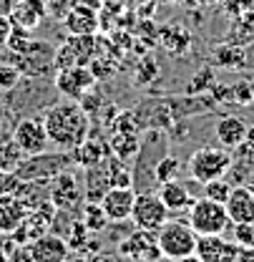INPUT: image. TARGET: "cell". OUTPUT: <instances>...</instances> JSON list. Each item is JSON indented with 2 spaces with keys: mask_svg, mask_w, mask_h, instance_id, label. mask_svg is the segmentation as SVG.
I'll use <instances>...</instances> for the list:
<instances>
[{
  "mask_svg": "<svg viewBox=\"0 0 254 262\" xmlns=\"http://www.w3.org/2000/svg\"><path fill=\"white\" fill-rule=\"evenodd\" d=\"M237 262H254V250H239V260Z\"/></svg>",
  "mask_w": 254,
  "mask_h": 262,
  "instance_id": "cell-44",
  "label": "cell"
},
{
  "mask_svg": "<svg viewBox=\"0 0 254 262\" xmlns=\"http://www.w3.org/2000/svg\"><path fill=\"white\" fill-rule=\"evenodd\" d=\"M214 66L222 68H244V46L224 43L214 51Z\"/></svg>",
  "mask_w": 254,
  "mask_h": 262,
  "instance_id": "cell-26",
  "label": "cell"
},
{
  "mask_svg": "<svg viewBox=\"0 0 254 262\" xmlns=\"http://www.w3.org/2000/svg\"><path fill=\"white\" fill-rule=\"evenodd\" d=\"M224 207H226V214H229V222H232V225L254 222V194L244 184L232 187V192L226 196Z\"/></svg>",
  "mask_w": 254,
  "mask_h": 262,
  "instance_id": "cell-17",
  "label": "cell"
},
{
  "mask_svg": "<svg viewBox=\"0 0 254 262\" xmlns=\"http://www.w3.org/2000/svg\"><path fill=\"white\" fill-rule=\"evenodd\" d=\"M108 189H111V174H108V157H106L94 166H86L83 196H86V202H98Z\"/></svg>",
  "mask_w": 254,
  "mask_h": 262,
  "instance_id": "cell-19",
  "label": "cell"
},
{
  "mask_svg": "<svg viewBox=\"0 0 254 262\" xmlns=\"http://www.w3.org/2000/svg\"><path fill=\"white\" fill-rule=\"evenodd\" d=\"M164 3H187V0H164Z\"/></svg>",
  "mask_w": 254,
  "mask_h": 262,
  "instance_id": "cell-47",
  "label": "cell"
},
{
  "mask_svg": "<svg viewBox=\"0 0 254 262\" xmlns=\"http://www.w3.org/2000/svg\"><path fill=\"white\" fill-rule=\"evenodd\" d=\"M111 154V146H108V141H101V139H94V136H86L76 149H73V159L78 166H94L98 164L101 159H106Z\"/></svg>",
  "mask_w": 254,
  "mask_h": 262,
  "instance_id": "cell-24",
  "label": "cell"
},
{
  "mask_svg": "<svg viewBox=\"0 0 254 262\" xmlns=\"http://www.w3.org/2000/svg\"><path fill=\"white\" fill-rule=\"evenodd\" d=\"M201 187H204V196H206V199H214V202H219V204H224L226 196H229V192H232V182H229L226 177L204 182Z\"/></svg>",
  "mask_w": 254,
  "mask_h": 262,
  "instance_id": "cell-31",
  "label": "cell"
},
{
  "mask_svg": "<svg viewBox=\"0 0 254 262\" xmlns=\"http://www.w3.org/2000/svg\"><path fill=\"white\" fill-rule=\"evenodd\" d=\"M53 214H56V204H53L51 199H43L38 207H33V209L26 212L20 227L15 229L13 234H8V237H10L15 245H31V242H35L38 237H43V234L51 229Z\"/></svg>",
  "mask_w": 254,
  "mask_h": 262,
  "instance_id": "cell-10",
  "label": "cell"
},
{
  "mask_svg": "<svg viewBox=\"0 0 254 262\" xmlns=\"http://www.w3.org/2000/svg\"><path fill=\"white\" fill-rule=\"evenodd\" d=\"M71 8H78V10H91V13H101L103 3L106 0H68Z\"/></svg>",
  "mask_w": 254,
  "mask_h": 262,
  "instance_id": "cell-37",
  "label": "cell"
},
{
  "mask_svg": "<svg viewBox=\"0 0 254 262\" xmlns=\"http://www.w3.org/2000/svg\"><path fill=\"white\" fill-rule=\"evenodd\" d=\"M33 38H35L33 31H26V28L13 26V31H10L8 40H5V48H8V53H23V51L31 46Z\"/></svg>",
  "mask_w": 254,
  "mask_h": 262,
  "instance_id": "cell-32",
  "label": "cell"
},
{
  "mask_svg": "<svg viewBox=\"0 0 254 262\" xmlns=\"http://www.w3.org/2000/svg\"><path fill=\"white\" fill-rule=\"evenodd\" d=\"M10 31H13V20H10V15H0V46H5V40H8Z\"/></svg>",
  "mask_w": 254,
  "mask_h": 262,
  "instance_id": "cell-39",
  "label": "cell"
},
{
  "mask_svg": "<svg viewBox=\"0 0 254 262\" xmlns=\"http://www.w3.org/2000/svg\"><path fill=\"white\" fill-rule=\"evenodd\" d=\"M78 217H81L83 227L88 229L91 234L103 232V229L108 227V217L103 214V209H101V204H98V202H83V204H81V209H78Z\"/></svg>",
  "mask_w": 254,
  "mask_h": 262,
  "instance_id": "cell-25",
  "label": "cell"
},
{
  "mask_svg": "<svg viewBox=\"0 0 254 262\" xmlns=\"http://www.w3.org/2000/svg\"><path fill=\"white\" fill-rule=\"evenodd\" d=\"M119 255L128 262H161L164 260L159 239H156V232H151V229H136V227L119 242Z\"/></svg>",
  "mask_w": 254,
  "mask_h": 262,
  "instance_id": "cell-8",
  "label": "cell"
},
{
  "mask_svg": "<svg viewBox=\"0 0 254 262\" xmlns=\"http://www.w3.org/2000/svg\"><path fill=\"white\" fill-rule=\"evenodd\" d=\"M156 194L161 196V202L166 204V209H169V212H187V209L191 207V202H194L189 187H187V184H181L179 179L161 182L159 189H156Z\"/></svg>",
  "mask_w": 254,
  "mask_h": 262,
  "instance_id": "cell-22",
  "label": "cell"
},
{
  "mask_svg": "<svg viewBox=\"0 0 254 262\" xmlns=\"http://www.w3.org/2000/svg\"><path fill=\"white\" fill-rule=\"evenodd\" d=\"M156 239H159L164 260L187 262L194 257L199 234H196V232L191 229L189 222H184V220H166V222L156 229Z\"/></svg>",
  "mask_w": 254,
  "mask_h": 262,
  "instance_id": "cell-2",
  "label": "cell"
},
{
  "mask_svg": "<svg viewBox=\"0 0 254 262\" xmlns=\"http://www.w3.org/2000/svg\"><path fill=\"white\" fill-rule=\"evenodd\" d=\"M234 162V154L224 146H201L196 149L187 162V171L194 182L204 184L212 179H219L229 174V166Z\"/></svg>",
  "mask_w": 254,
  "mask_h": 262,
  "instance_id": "cell-3",
  "label": "cell"
},
{
  "mask_svg": "<svg viewBox=\"0 0 254 262\" xmlns=\"http://www.w3.org/2000/svg\"><path fill=\"white\" fill-rule=\"evenodd\" d=\"M222 0H199V5H219Z\"/></svg>",
  "mask_w": 254,
  "mask_h": 262,
  "instance_id": "cell-45",
  "label": "cell"
},
{
  "mask_svg": "<svg viewBox=\"0 0 254 262\" xmlns=\"http://www.w3.org/2000/svg\"><path fill=\"white\" fill-rule=\"evenodd\" d=\"M15 3H18V0H0V15H8Z\"/></svg>",
  "mask_w": 254,
  "mask_h": 262,
  "instance_id": "cell-42",
  "label": "cell"
},
{
  "mask_svg": "<svg viewBox=\"0 0 254 262\" xmlns=\"http://www.w3.org/2000/svg\"><path fill=\"white\" fill-rule=\"evenodd\" d=\"M244 68H252L254 71V40L244 46Z\"/></svg>",
  "mask_w": 254,
  "mask_h": 262,
  "instance_id": "cell-41",
  "label": "cell"
},
{
  "mask_svg": "<svg viewBox=\"0 0 254 262\" xmlns=\"http://www.w3.org/2000/svg\"><path fill=\"white\" fill-rule=\"evenodd\" d=\"M232 242L239 250H254V222L232 225Z\"/></svg>",
  "mask_w": 254,
  "mask_h": 262,
  "instance_id": "cell-33",
  "label": "cell"
},
{
  "mask_svg": "<svg viewBox=\"0 0 254 262\" xmlns=\"http://www.w3.org/2000/svg\"><path fill=\"white\" fill-rule=\"evenodd\" d=\"M48 199H51L58 209H81V204L86 202L83 187L78 184V179H76V174H73L71 169H65V171L56 174V177L51 179Z\"/></svg>",
  "mask_w": 254,
  "mask_h": 262,
  "instance_id": "cell-13",
  "label": "cell"
},
{
  "mask_svg": "<svg viewBox=\"0 0 254 262\" xmlns=\"http://www.w3.org/2000/svg\"><path fill=\"white\" fill-rule=\"evenodd\" d=\"M187 212H189L187 222H189L191 229L199 237L201 234H224L226 229L232 227L229 214H226V207L219 204V202H214V199H206V196L194 199Z\"/></svg>",
  "mask_w": 254,
  "mask_h": 262,
  "instance_id": "cell-5",
  "label": "cell"
},
{
  "mask_svg": "<svg viewBox=\"0 0 254 262\" xmlns=\"http://www.w3.org/2000/svg\"><path fill=\"white\" fill-rule=\"evenodd\" d=\"M247 124H244V119L242 116H222L219 121H217V126H214V134H217V141H219V146L224 149H237L242 141H244V136H247Z\"/></svg>",
  "mask_w": 254,
  "mask_h": 262,
  "instance_id": "cell-20",
  "label": "cell"
},
{
  "mask_svg": "<svg viewBox=\"0 0 254 262\" xmlns=\"http://www.w3.org/2000/svg\"><path fill=\"white\" fill-rule=\"evenodd\" d=\"M76 164L73 159V151H40V154H33L26 157L23 162L18 164V169L13 171L20 182H31V179H53L56 174H61L65 169H71Z\"/></svg>",
  "mask_w": 254,
  "mask_h": 262,
  "instance_id": "cell-4",
  "label": "cell"
},
{
  "mask_svg": "<svg viewBox=\"0 0 254 262\" xmlns=\"http://www.w3.org/2000/svg\"><path fill=\"white\" fill-rule=\"evenodd\" d=\"M63 262H88V255H83V252H71Z\"/></svg>",
  "mask_w": 254,
  "mask_h": 262,
  "instance_id": "cell-43",
  "label": "cell"
},
{
  "mask_svg": "<svg viewBox=\"0 0 254 262\" xmlns=\"http://www.w3.org/2000/svg\"><path fill=\"white\" fill-rule=\"evenodd\" d=\"M96 58V35H68L61 46H56L53 68H73L88 66Z\"/></svg>",
  "mask_w": 254,
  "mask_h": 262,
  "instance_id": "cell-9",
  "label": "cell"
},
{
  "mask_svg": "<svg viewBox=\"0 0 254 262\" xmlns=\"http://www.w3.org/2000/svg\"><path fill=\"white\" fill-rule=\"evenodd\" d=\"M108 146H111V154H116L119 159H133L136 157V151H138V146H141V141H138V136L136 134H113L111 136V141H108Z\"/></svg>",
  "mask_w": 254,
  "mask_h": 262,
  "instance_id": "cell-27",
  "label": "cell"
},
{
  "mask_svg": "<svg viewBox=\"0 0 254 262\" xmlns=\"http://www.w3.org/2000/svg\"><path fill=\"white\" fill-rule=\"evenodd\" d=\"M179 174H181V162L174 159V157H166V154H164L159 162H156V166H154V179H156V184L179 179Z\"/></svg>",
  "mask_w": 254,
  "mask_h": 262,
  "instance_id": "cell-30",
  "label": "cell"
},
{
  "mask_svg": "<svg viewBox=\"0 0 254 262\" xmlns=\"http://www.w3.org/2000/svg\"><path fill=\"white\" fill-rule=\"evenodd\" d=\"M133 199H136L133 187H111L98 199V204H101L103 214L108 217V222H126L133 209Z\"/></svg>",
  "mask_w": 254,
  "mask_h": 262,
  "instance_id": "cell-15",
  "label": "cell"
},
{
  "mask_svg": "<svg viewBox=\"0 0 254 262\" xmlns=\"http://www.w3.org/2000/svg\"><path fill=\"white\" fill-rule=\"evenodd\" d=\"M131 225L136 229H156L171 220V212L166 209V204L161 202V196L156 192H136V199H133V209H131Z\"/></svg>",
  "mask_w": 254,
  "mask_h": 262,
  "instance_id": "cell-7",
  "label": "cell"
},
{
  "mask_svg": "<svg viewBox=\"0 0 254 262\" xmlns=\"http://www.w3.org/2000/svg\"><path fill=\"white\" fill-rule=\"evenodd\" d=\"M43 124L48 131V141L65 151H73L91 134V116L73 98L51 103L43 111Z\"/></svg>",
  "mask_w": 254,
  "mask_h": 262,
  "instance_id": "cell-1",
  "label": "cell"
},
{
  "mask_svg": "<svg viewBox=\"0 0 254 262\" xmlns=\"http://www.w3.org/2000/svg\"><path fill=\"white\" fill-rule=\"evenodd\" d=\"M28 252H31L33 262H63L71 255V247L63 237L45 232L43 237H38L35 242L28 245Z\"/></svg>",
  "mask_w": 254,
  "mask_h": 262,
  "instance_id": "cell-16",
  "label": "cell"
},
{
  "mask_svg": "<svg viewBox=\"0 0 254 262\" xmlns=\"http://www.w3.org/2000/svg\"><path fill=\"white\" fill-rule=\"evenodd\" d=\"M196 262H237L239 260V247L222 234H201L196 239L194 250Z\"/></svg>",
  "mask_w": 254,
  "mask_h": 262,
  "instance_id": "cell-14",
  "label": "cell"
},
{
  "mask_svg": "<svg viewBox=\"0 0 254 262\" xmlns=\"http://www.w3.org/2000/svg\"><path fill=\"white\" fill-rule=\"evenodd\" d=\"M88 262H116V255L103 252V250H96L94 255H88Z\"/></svg>",
  "mask_w": 254,
  "mask_h": 262,
  "instance_id": "cell-40",
  "label": "cell"
},
{
  "mask_svg": "<svg viewBox=\"0 0 254 262\" xmlns=\"http://www.w3.org/2000/svg\"><path fill=\"white\" fill-rule=\"evenodd\" d=\"M26 207L18 196L13 194H0V234H13L15 229L20 227L23 217H26Z\"/></svg>",
  "mask_w": 254,
  "mask_h": 262,
  "instance_id": "cell-23",
  "label": "cell"
},
{
  "mask_svg": "<svg viewBox=\"0 0 254 262\" xmlns=\"http://www.w3.org/2000/svg\"><path fill=\"white\" fill-rule=\"evenodd\" d=\"M161 40H164V46L171 51V53H184V51H189L191 46V35L184 28H166V31H161Z\"/></svg>",
  "mask_w": 254,
  "mask_h": 262,
  "instance_id": "cell-29",
  "label": "cell"
},
{
  "mask_svg": "<svg viewBox=\"0 0 254 262\" xmlns=\"http://www.w3.org/2000/svg\"><path fill=\"white\" fill-rule=\"evenodd\" d=\"M26 157H23V151L18 149V144L13 141V136H0V169H5V171H15L18 169V164L23 162Z\"/></svg>",
  "mask_w": 254,
  "mask_h": 262,
  "instance_id": "cell-28",
  "label": "cell"
},
{
  "mask_svg": "<svg viewBox=\"0 0 254 262\" xmlns=\"http://www.w3.org/2000/svg\"><path fill=\"white\" fill-rule=\"evenodd\" d=\"M8 260L10 262H33L31 252H28V245H13V250H10Z\"/></svg>",
  "mask_w": 254,
  "mask_h": 262,
  "instance_id": "cell-38",
  "label": "cell"
},
{
  "mask_svg": "<svg viewBox=\"0 0 254 262\" xmlns=\"http://www.w3.org/2000/svg\"><path fill=\"white\" fill-rule=\"evenodd\" d=\"M13 141L18 144V149L23 151V157H33L48 149V131L43 124V116H26L15 124L13 129Z\"/></svg>",
  "mask_w": 254,
  "mask_h": 262,
  "instance_id": "cell-11",
  "label": "cell"
},
{
  "mask_svg": "<svg viewBox=\"0 0 254 262\" xmlns=\"http://www.w3.org/2000/svg\"><path fill=\"white\" fill-rule=\"evenodd\" d=\"M61 23H63L68 35H96L98 28H101L98 13L78 10V8H68V13L61 18Z\"/></svg>",
  "mask_w": 254,
  "mask_h": 262,
  "instance_id": "cell-21",
  "label": "cell"
},
{
  "mask_svg": "<svg viewBox=\"0 0 254 262\" xmlns=\"http://www.w3.org/2000/svg\"><path fill=\"white\" fill-rule=\"evenodd\" d=\"M18 182H20V179H18L13 171H5V169H0V194H10V192H15Z\"/></svg>",
  "mask_w": 254,
  "mask_h": 262,
  "instance_id": "cell-36",
  "label": "cell"
},
{
  "mask_svg": "<svg viewBox=\"0 0 254 262\" xmlns=\"http://www.w3.org/2000/svg\"><path fill=\"white\" fill-rule=\"evenodd\" d=\"M20 81H23V73L18 66L0 61V91H15Z\"/></svg>",
  "mask_w": 254,
  "mask_h": 262,
  "instance_id": "cell-34",
  "label": "cell"
},
{
  "mask_svg": "<svg viewBox=\"0 0 254 262\" xmlns=\"http://www.w3.org/2000/svg\"><path fill=\"white\" fill-rule=\"evenodd\" d=\"M244 187H247V189H249V192L254 194V177H252V179H247V182H244Z\"/></svg>",
  "mask_w": 254,
  "mask_h": 262,
  "instance_id": "cell-46",
  "label": "cell"
},
{
  "mask_svg": "<svg viewBox=\"0 0 254 262\" xmlns=\"http://www.w3.org/2000/svg\"><path fill=\"white\" fill-rule=\"evenodd\" d=\"M18 61L13 63L20 68L23 78H48L51 73H56L53 68V56H56V46L43 40V38H33L31 46L23 53H10Z\"/></svg>",
  "mask_w": 254,
  "mask_h": 262,
  "instance_id": "cell-6",
  "label": "cell"
},
{
  "mask_svg": "<svg viewBox=\"0 0 254 262\" xmlns=\"http://www.w3.org/2000/svg\"><path fill=\"white\" fill-rule=\"evenodd\" d=\"M209 86H214V71L212 68H204V71H199L196 76H194V83H189V89H187V94L189 96H199L204 89H209Z\"/></svg>",
  "mask_w": 254,
  "mask_h": 262,
  "instance_id": "cell-35",
  "label": "cell"
},
{
  "mask_svg": "<svg viewBox=\"0 0 254 262\" xmlns=\"http://www.w3.org/2000/svg\"><path fill=\"white\" fill-rule=\"evenodd\" d=\"M96 78L94 71L88 66H73V68H61L53 73V89L61 94L63 98H78L83 96L86 91H91L96 86Z\"/></svg>",
  "mask_w": 254,
  "mask_h": 262,
  "instance_id": "cell-12",
  "label": "cell"
},
{
  "mask_svg": "<svg viewBox=\"0 0 254 262\" xmlns=\"http://www.w3.org/2000/svg\"><path fill=\"white\" fill-rule=\"evenodd\" d=\"M8 15H10L13 26L26 28V31H35L48 15V3L45 0H18Z\"/></svg>",
  "mask_w": 254,
  "mask_h": 262,
  "instance_id": "cell-18",
  "label": "cell"
}]
</instances>
